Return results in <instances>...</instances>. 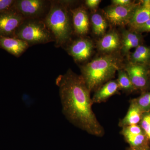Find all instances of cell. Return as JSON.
<instances>
[{"instance_id":"obj_2","label":"cell","mask_w":150,"mask_h":150,"mask_svg":"<svg viewBox=\"0 0 150 150\" xmlns=\"http://www.w3.org/2000/svg\"><path fill=\"white\" fill-rule=\"evenodd\" d=\"M123 59L119 53L102 54L81 66L82 76L91 93L112 80L116 72L123 69Z\"/></svg>"},{"instance_id":"obj_28","label":"cell","mask_w":150,"mask_h":150,"mask_svg":"<svg viewBox=\"0 0 150 150\" xmlns=\"http://www.w3.org/2000/svg\"><path fill=\"white\" fill-rule=\"evenodd\" d=\"M149 69L150 72V64L149 65Z\"/></svg>"},{"instance_id":"obj_12","label":"cell","mask_w":150,"mask_h":150,"mask_svg":"<svg viewBox=\"0 0 150 150\" xmlns=\"http://www.w3.org/2000/svg\"><path fill=\"white\" fill-rule=\"evenodd\" d=\"M28 43L15 37L0 35V48L16 57H19L29 48Z\"/></svg>"},{"instance_id":"obj_4","label":"cell","mask_w":150,"mask_h":150,"mask_svg":"<svg viewBox=\"0 0 150 150\" xmlns=\"http://www.w3.org/2000/svg\"><path fill=\"white\" fill-rule=\"evenodd\" d=\"M14 37L24 40L30 46L55 42L53 34L42 19H25Z\"/></svg>"},{"instance_id":"obj_25","label":"cell","mask_w":150,"mask_h":150,"mask_svg":"<svg viewBox=\"0 0 150 150\" xmlns=\"http://www.w3.org/2000/svg\"><path fill=\"white\" fill-rule=\"evenodd\" d=\"M133 1L131 0H112L111 3L113 5L123 6L128 5Z\"/></svg>"},{"instance_id":"obj_5","label":"cell","mask_w":150,"mask_h":150,"mask_svg":"<svg viewBox=\"0 0 150 150\" xmlns=\"http://www.w3.org/2000/svg\"><path fill=\"white\" fill-rule=\"evenodd\" d=\"M123 69L129 76L136 91L144 92L150 90V72L149 65L127 62Z\"/></svg>"},{"instance_id":"obj_18","label":"cell","mask_w":150,"mask_h":150,"mask_svg":"<svg viewBox=\"0 0 150 150\" xmlns=\"http://www.w3.org/2000/svg\"><path fill=\"white\" fill-rule=\"evenodd\" d=\"M90 21L92 30L94 35L101 37L106 33L108 24L104 15L98 12L94 13L91 15Z\"/></svg>"},{"instance_id":"obj_29","label":"cell","mask_w":150,"mask_h":150,"mask_svg":"<svg viewBox=\"0 0 150 150\" xmlns=\"http://www.w3.org/2000/svg\"></svg>"},{"instance_id":"obj_13","label":"cell","mask_w":150,"mask_h":150,"mask_svg":"<svg viewBox=\"0 0 150 150\" xmlns=\"http://www.w3.org/2000/svg\"><path fill=\"white\" fill-rule=\"evenodd\" d=\"M121 36L120 53L123 55H129L131 49L143 44L144 38L142 33L132 30H123Z\"/></svg>"},{"instance_id":"obj_22","label":"cell","mask_w":150,"mask_h":150,"mask_svg":"<svg viewBox=\"0 0 150 150\" xmlns=\"http://www.w3.org/2000/svg\"><path fill=\"white\" fill-rule=\"evenodd\" d=\"M16 0H0V13L11 8Z\"/></svg>"},{"instance_id":"obj_23","label":"cell","mask_w":150,"mask_h":150,"mask_svg":"<svg viewBox=\"0 0 150 150\" xmlns=\"http://www.w3.org/2000/svg\"><path fill=\"white\" fill-rule=\"evenodd\" d=\"M101 1L100 0H86L85 4L86 6L90 9L92 11H96Z\"/></svg>"},{"instance_id":"obj_8","label":"cell","mask_w":150,"mask_h":150,"mask_svg":"<svg viewBox=\"0 0 150 150\" xmlns=\"http://www.w3.org/2000/svg\"><path fill=\"white\" fill-rule=\"evenodd\" d=\"M94 50L92 40L87 37L80 36L69 43L66 51L76 63L87 61L90 58Z\"/></svg>"},{"instance_id":"obj_27","label":"cell","mask_w":150,"mask_h":150,"mask_svg":"<svg viewBox=\"0 0 150 150\" xmlns=\"http://www.w3.org/2000/svg\"><path fill=\"white\" fill-rule=\"evenodd\" d=\"M146 134L147 136H148V138H149V141L150 140V129H149V131L146 133Z\"/></svg>"},{"instance_id":"obj_3","label":"cell","mask_w":150,"mask_h":150,"mask_svg":"<svg viewBox=\"0 0 150 150\" xmlns=\"http://www.w3.org/2000/svg\"><path fill=\"white\" fill-rule=\"evenodd\" d=\"M50 6L43 18L55 39V46L60 47L69 42L74 30L71 5L73 2L67 1H50Z\"/></svg>"},{"instance_id":"obj_9","label":"cell","mask_w":150,"mask_h":150,"mask_svg":"<svg viewBox=\"0 0 150 150\" xmlns=\"http://www.w3.org/2000/svg\"><path fill=\"white\" fill-rule=\"evenodd\" d=\"M25 18L13 7L0 13V35L14 37Z\"/></svg>"},{"instance_id":"obj_15","label":"cell","mask_w":150,"mask_h":150,"mask_svg":"<svg viewBox=\"0 0 150 150\" xmlns=\"http://www.w3.org/2000/svg\"><path fill=\"white\" fill-rule=\"evenodd\" d=\"M120 90L117 80L109 81L95 91L92 98L93 102L98 103L104 102L110 97L118 93Z\"/></svg>"},{"instance_id":"obj_20","label":"cell","mask_w":150,"mask_h":150,"mask_svg":"<svg viewBox=\"0 0 150 150\" xmlns=\"http://www.w3.org/2000/svg\"><path fill=\"white\" fill-rule=\"evenodd\" d=\"M117 82L120 90L127 93H131L136 91L129 76L123 69L118 71Z\"/></svg>"},{"instance_id":"obj_16","label":"cell","mask_w":150,"mask_h":150,"mask_svg":"<svg viewBox=\"0 0 150 150\" xmlns=\"http://www.w3.org/2000/svg\"><path fill=\"white\" fill-rule=\"evenodd\" d=\"M143 113L144 112L140 110L136 103L131 100L128 112L125 117L119 121L118 125L123 128L132 125H139Z\"/></svg>"},{"instance_id":"obj_21","label":"cell","mask_w":150,"mask_h":150,"mask_svg":"<svg viewBox=\"0 0 150 150\" xmlns=\"http://www.w3.org/2000/svg\"><path fill=\"white\" fill-rule=\"evenodd\" d=\"M132 100L143 112L150 111V90L142 93L140 96Z\"/></svg>"},{"instance_id":"obj_26","label":"cell","mask_w":150,"mask_h":150,"mask_svg":"<svg viewBox=\"0 0 150 150\" xmlns=\"http://www.w3.org/2000/svg\"><path fill=\"white\" fill-rule=\"evenodd\" d=\"M129 150H150V148H133L130 147Z\"/></svg>"},{"instance_id":"obj_19","label":"cell","mask_w":150,"mask_h":150,"mask_svg":"<svg viewBox=\"0 0 150 150\" xmlns=\"http://www.w3.org/2000/svg\"><path fill=\"white\" fill-rule=\"evenodd\" d=\"M130 147L145 148L149 147V140L146 133L141 134H121Z\"/></svg>"},{"instance_id":"obj_6","label":"cell","mask_w":150,"mask_h":150,"mask_svg":"<svg viewBox=\"0 0 150 150\" xmlns=\"http://www.w3.org/2000/svg\"><path fill=\"white\" fill-rule=\"evenodd\" d=\"M139 4V2L134 1L128 5H112L105 9L103 15L107 21L112 25L124 26L128 25Z\"/></svg>"},{"instance_id":"obj_24","label":"cell","mask_w":150,"mask_h":150,"mask_svg":"<svg viewBox=\"0 0 150 150\" xmlns=\"http://www.w3.org/2000/svg\"><path fill=\"white\" fill-rule=\"evenodd\" d=\"M133 30L139 33H142H142H150V19L149 20L144 24L142 25L141 26Z\"/></svg>"},{"instance_id":"obj_11","label":"cell","mask_w":150,"mask_h":150,"mask_svg":"<svg viewBox=\"0 0 150 150\" xmlns=\"http://www.w3.org/2000/svg\"><path fill=\"white\" fill-rule=\"evenodd\" d=\"M71 13L74 32L79 36H84L88 33L90 25L89 18L86 8L81 6L71 9Z\"/></svg>"},{"instance_id":"obj_7","label":"cell","mask_w":150,"mask_h":150,"mask_svg":"<svg viewBox=\"0 0 150 150\" xmlns=\"http://www.w3.org/2000/svg\"><path fill=\"white\" fill-rule=\"evenodd\" d=\"M48 3L44 0H16L13 7L25 19H43L50 6Z\"/></svg>"},{"instance_id":"obj_17","label":"cell","mask_w":150,"mask_h":150,"mask_svg":"<svg viewBox=\"0 0 150 150\" xmlns=\"http://www.w3.org/2000/svg\"><path fill=\"white\" fill-rule=\"evenodd\" d=\"M128 62L134 64L149 65L150 64V46L140 45L134 52L128 55Z\"/></svg>"},{"instance_id":"obj_1","label":"cell","mask_w":150,"mask_h":150,"mask_svg":"<svg viewBox=\"0 0 150 150\" xmlns=\"http://www.w3.org/2000/svg\"><path fill=\"white\" fill-rule=\"evenodd\" d=\"M56 83L67 119L91 135L103 137L104 129L93 110L91 92L81 75L69 69L64 74L58 76Z\"/></svg>"},{"instance_id":"obj_14","label":"cell","mask_w":150,"mask_h":150,"mask_svg":"<svg viewBox=\"0 0 150 150\" xmlns=\"http://www.w3.org/2000/svg\"><path fill=\"white\" fill-rule=\"evenodd\" d=\"M150 19V0L139 2L129 24L130 29L134 30Z\"/></svg>"},{"instance_id":"obj_10","label":"cell","mask_w":150,"mask_h":150,"mask_svg":"<svg viewBox=\"0 0 150 150\" xmlns=\"http://www.w3.org/2000/svg\"><path fill=\"white\" fill-rule=\"evenodd\" d=\"M97 48L101 54L119 53L121 48V36L115 30L106 33L98 41Z\"/></svg>"}]
</instances>
